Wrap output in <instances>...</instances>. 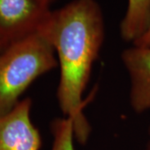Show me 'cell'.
Instances as JSON below:
<instances>
[{"mask_svg": "<svg viewBox=\"0 0 150 150\" xmlns=\"http://www.w3.org/2000/svg\"><path fill=\"white\" fill-rule=\"evenodd\" d=\"M54 49L59 67L57 98L64 116L74 122L75 139L85 144L91 125L83 94L104 40V20L96 0H73L50 10L38 30Z\"/></svg>", "mask_w": 150, "mask_h": 150, "instance_id": "1", "label": "cell"}, {"mask_svg": "<svg viewBox=\"0 0 150 150\" xmlns=\"http://www.w3.org/2000/svg\"><path fill=\"white\" fill-rule=\"evenodd\" d=\"M58 68L51 44L34 33L8 45L0 53V116L9 112L40 76Z\"/></svg>", "mask_w": 150, "mask_h": 150, "instance_id": "2", "label": "cell"}, {"mask_svg": "<svg viewBox=\"0 0 150 150\" xmlns=\"http://www.w3.org/2000/svg\"><path fill=\"white\" fill-rule=\"evenodd\" d=\"M49 8L35 0H0V43H11L38 32Z\"/></svg>", "mask_w": 150, "mask_h": 150, "instance_id": "3", "label": "cell"}, {"mask_svg": "<svg viewBox=\"0 0 150 150\" xmlns=\"http://www.w3.org/2000/svg\"><path fill=\"white\" fill-rule=\"evenodd\" d=\"M32 100L26 98L0 116V150H41L42 137L30 117Z\"/></svg>", "mask_w": 150, "mask_h": 150, "instance_id": "4", "label": "cell"}, {"mask_svg": "<svg viewBox=\"0 0 150 150\" xmlns=\"http://www.w3.org/2000/svg\"><path fill=\"white\" fill-rule=\"evenodd\" d=\"M130 80L129 103L137 113L150 110V47L133 45L121 54Z\"/></svg>", "mask_w": 150, "mask_h": 150, "instance_id": "5", "label": "cell"}, {"mask_svg": "<svg viewBox=\"0 0 150 150\" xmlns=\"http://www.w3.org/2000/svg\"><path fill=\"white\" fill-rule=\"evenodd\" d=\"M150 26V0H128L120 23V35L125 42L135 43Z\"/></svg>", "mask_w": 150, "mask_h": 150, "instance_id": "6", "label": "cell"}, {"mask_svg": "<svg viewBox=\"0 0 150 150\" xmlns=\"http://www.w3.org/2000/svg\"><path fill=\"white\" fill-rule=\"evenodd\" d=\"M53 143L51 150H76L73 120L67 117L55 118L51 123Z\"/></svg>", "mask_w": 150, "mask_h": 150, "instance_id": "7", "label": "cell"}, {"mask_svg": "<svg viewBox=\"0 0 150 150\" xmlns=\"http://www.w3.org/2000/svg\"><path fill=\"white\" fill-rule=\"evenodd\" d=\"M133 45L136 46H141V47H150V26L148 30L144 33V34L139 38Z\"/></svg>", "mask_w": 150, "mask_h": 150, "instance_id": "8", "label": "cell"}, {"mask_svg": "<svg viewBox=\"0 0 150 150\" xmlns=\"http://www.w3.org/2000/svg\"><path fill=\"white\" fill-rule=\"evenodd\" d=\"M36 2H38V4H42L43 6H45V7H48L49 8V5H50V4L54 1V0H35Z\"/></svg>", "mask_w": 150, "mask_h": 150, "instance_id": "9", "label": "cell"}, {"mask_svg": "<svg viewBox=\"0 0 150 150\" xmlns=\"http://www.w3.org/2000/svg\"><path fill=\"white\" fill-rule=\"evenodd\" d=\"M148 143H147V148L146 150H150V126L148 129Z\"/></svg>", "mask_w": 150, "mask_h": 150, "instance_id": "10", "label": "cell"}, {"mask_svg": "<svg viewBox=\"0 0 150 150\" xmlns=\"http://www.w3.org/2000/svg\"><path fill=\"white\" fill-rule=\"evenodd\" d=\"M4 48H5V47H4V46H3V45L0 43V53H1V52H2V51L4 49Z\"/></svg>", "mask_w": 150, "mask_h": 150, "instance_id": "11", "label": "cell"}]
</instances>
